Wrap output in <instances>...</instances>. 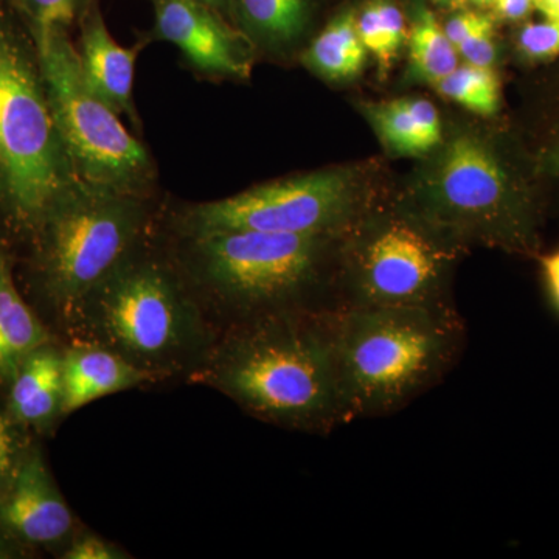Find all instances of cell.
<instances>
[{
  "mask_svg": "<svg viewBox=\"0 0 559 559\" xmlns=\"http://www.w3.org/2000/svg\"><path fill=\"white\" fill-rule=\"evenodd\" d=\"M253 418L310 433L344 426L337 308L261 316L227 326L189 378Z\"/></svg>",
  "mask_w": 559,
  "mask_h": 559,
  "instance_id": "6da1fadb",
  "label": "cell"
},
{
  "mask_svg": "<svg viewBox=\"0 0 559 559\" xmlns=\"http://www.w3.org/2000/svg\"><path fill=\"white\" fill-rule=\"evenodd\" d=\"M66 333L117 353L156 382L190 378L221 331L176 261L146 240L83 300Z\"/></svg>",
  "mask_w": 559,
  "mask_h": 559,
  "instance_id": "7a4b0ae2",
  "label": "cell"
},
{
  "mask_svg": "<svg viewBox=\"0 0 559 559\" xmlns=\"http://www.w3.org/2000/svg\"><path fill=\"white\" fill-rule=\"evenodd\" d=\"M433 153L399 207L466 248L539 255L546 202L520 145L459 131Z\"/></svg>",
  "mask_w": 559,
  "mask_h": 559,
  "instance_id": "3957f363",
  "label": "cell"
},
{
  "mask_svg": "<svg viewBox=\"0 0 559 559\" xmlns=\"http://www.w3.org/2000/svg\"><path fill=\"white\" fill-rule=\"evenodd\" d=\"M342 235L229 230L180 237L178 264L219 331L275 312L330 308L319 294Z\"/></svg>",
  "mask_w": 559,
  "mask_h": 559,
  "instance_id": "277c9868",
  "label": "cell"
},
{
  "mask_svg": "<svg viewBox=\"0 0 559 559\" xmlns=\"http://www.w3.org/2000/svg\"><path fill=\"white\" fill-rule=\"evenodd\" d=\"M465 345L451 308H337L344 425L384 417L439 384Z\"/></svg>",
  "mask_w": 559,
  "mask_h": 559,
  "instance_id": "5b68a950",
  "label": "cell"
},
{
  "mask_svg": "<svg viewBox=\"0 0 559 559\" xmlns=\"http://www.w3.org/2000/svg\"><path fill=\"white\" fill-rule=\"evenodd\" d=\"M79 180L51 116L35 40L0 0V235L27 241Z\"/></svg>",
  "mask_w": 559,
  "mask_h": 559,
  "instance_id": "8992f818",
  "label": "cell"
},
{
  "mask_svg": "<svg viewBox=\"0 0 559 559\" xmlns=\"http://www.w3.org/2000/svg\"><path fill=\"white\" fill-rule=\"evenodd\" d=\"M150 223L148 197L79 180L24 242L25 277L40 311L68 331L92 290L148 240Z\"/></svg>",
  "mask_w": 559,
  "mask_h": 559,
  "instance_id": "52a82bcc",
  "label": "cell"
},
{
  "mask_svg": "<svg viewBox=\"0 0 559 559\" xmlns=\"http://www.w3.org/2000/svg\"><path fill=\"white\" fill-rule=\"evenodd\" d=\"M465 250L399 205H370L341 238L337 308L454 307L451 274Z\"/></svg>",
  "mask_w": 559,
  "mask_h": 559,
  "instance_id": "ba28073f",
  "label": "cell"
},
{
  "mask_svg": "<svg viewBox=\"0 0 559 559\" xmlns=\"http://www.w3.org/2000/svg\"><path fill=\"white\" fill-rule=\"evenodd\" d=\"M35 44L51 116L79 179L148 197L156 179L151 154L92 90L69 32L55 28Z\"/></svg>",
  "mask_w": 559,
  "mask_h": 559,
  "instance_id": "9c48e42d",
  "label": "cell"
},
{
  "mask_svg": "<svg viewBox=\"0 0 559 559\" xmlns=\"http://www.w3.org/2000/svg\"><path fill=\"white\" fill-rule=\"evenodd\" d=\"M369 207L358 176L330 168L189 205L176 216L175 229L179 237L229 230L344 235Z\"/></svg>",
  "mask_w": 559,
  "mask_h": 559,
  "instance_id": "30bf717a",
  "label": "cell"
},
{
  "mask_svg": "<svg viewBox=\"0 0 559 559\" xmlns=\"http://www.w3.org/2000/svg\"><path fill=\"white\" fill-rule=\"evenodd\" d=\"M153 36L171 44L189 66L210 79H249L252 43L201 0H151Z\"/></svg>",
  "mask_w": 559,
  "mask_h": 559,
  "instance_id": "8fae6325",
  "label": "cell"
},
{
  "mask_svg": "<svg viewBox=\"0 0 559 559\" xmlns=\"http://www.w3.org/2000/svg\"><path fill=\"white\" fill-rule=\"evenodd\" d=\"M0 532L31 551H57L60 557L80 532L43 448L32 441L0 498Z\"/></svg>",
  "mask_w": 559,
  "mask_h": 559,
  "instance_id": "7c38bea8",
  "label": "cell"
},
{
  "mask_svg": "<svg viewBox=\"0 0 559 559\" xmlns=\"http://www.w3.org/2000/svg\"><path fill=\"white\" fill-rule=\"evenodd\" d=\"M79 51L81 70L92 90L108 103L120 116H127L132 123H138L135 110L134 75L140 46L123 47L114 39L100 10L92 5L81 17Z\"/></svg>",
  "mask_w": 559,
  "mask_h": 559,
  "instance_id": "4fadbf2b",
  "label": "cell"
},
{
  "mask_svg": "<svg viewBox=\"0 0 559 559\" xmlns=\"http://www.w3.org/2000/svg\"><path fill=\"white\" fill-rule=\"evenodd\" d=\"M5 409L21 428L49 433L64 418V348L40 345L7 385Z\"/></svg>",
  "mask_w": 559,
  "mask_h": 559,
  "instance_id": "5bb4252c",
  "label": "cell"
},
{
  "mask_svg": "<svg viewBox=\"0 0 559 559\" xmlns=\"http://www.w3.org/2000/svg\"><path fill=\"white\" fill-rule=\"evenodd\" d=\"M154 382L148 373L117 353L73 341L64 348V417L94 401Z\"/></svg>",
  "mask_w": 559,
  "mask_h": 559,
  "instance_id": "9a60e30c",
  "label": "cell"
},
{
  "mask_svg": "<svg viewBox=\"0 0 559 559\" xmlns=\"http://www.w3.org/2000/svg\"><path fill=\"white\" fill-rule=\"evenodd\" d=\"M49 326L22 297L13 257L0 242V388H5L33 349L53 342Z\"/></svg>",
  "mask_w": 559,
  "mask_h": 559,
  "instance_id": "2e32d148",
  "label": "cell"
},
{
  "mask_svg": "<svg viewBox=\"0 0 559 559\" xmlns=\"http://www.w3.org/2000/svg\"><path fill=\"white\" fill-rule=\"evenodd\" d=\"M371 128L396 156H429L443 142L439 109L421 97L395 98L364 108Z\"/></svg>",
  "mask_w": 559,
  "mask_h": 559,
  "instance_id": "e0dca14e",
  "label": "cell"
},
{
  "mask_svg": "<svg viewBox=\"0 0 559 559\" xmlns=\"http://www.w3.org/2000/svg\"><path fill=\"white\" fill-rule=\"evenodd\" d=\"M312 0H230L229 17L252 46L282 53L310 28Z\"/></svg>",
  "mask_w": 559,
  "mask_h": 559,
  "instance_id": "ac0fdd59",
  "label": "cell"
},
{
  "mask_svg": "<svg viewBox=\"0 0 559 559\" xmlns=\"http://www.w3.org/2000/svg\"><path fill=\"white\" fill-rule=\"evenodd\" d=\"M367 58L369 50L360 39L355 10L334 16L301 53L305 68L333 83L356 79L366 69Z\"/></svg>",
  "mask_w": 559,
  "mask_h": 559,
  "instance_id": "d6986e66",
  "label": "cell"
},
{
  "mask_svg": "<svg viewBox=\"0 0 559 559\" xmlns=\"http://www.w3.org/2000/svg\"><path fill=\"white\" fill-rule=\"evenodd\" d=\"M407 40L412 76L423 83L433 86L460 64L457 50L426 3L415 2Z\"/></svg>",
  "mask_w": 559,
  "mask_h": 559,
  "instance_id": "ffe728a7",
  "label": "cell"
},
{
  "mask_svg": "<svg viewBox=\"0 0 559 559\" xmlns=\"http://www.w3.org/2000/svg\"><path fill=\"white\" fill-rule=\"evenodd\" d=\"M547 91L528 138L520 145L544 202L551 191L559 197V76Z\"/></svg>",
  "mask_w": 559,
  "mask_h": 559,
  "instance_id": "44dd1931",
  "label": "cell"
},
{
  "mask_svg": "<svg viewBox=\"0 0 559 559\" xmlns=\"http://www.w3.org/2000/svg\"><path fill=\"white\" fill-rule=\"evenodd\" d=\"M356 25L364 46L377 60L381 75H388L409 33L403 10L393 0H369L356 13Z\"/></svg>",
  "mask_w": 559,
  "mask_h": 559,
  "instance_id": "7402d4cb",
  "label": "cell"
},
{
  "mask_svg": "<svg viewBox=\"0 0 559 559\" xmlns=\"http://www.w3.org/2000/svg\"><path fill=\"white\" fill-rule=\"evenodd\" d=\"M433 87L441 97L480 117H495L502 106L499 75L491 68L462 62Z\"/></svg>",
  "mask_w": 559,
  "mask_h": 559,
  "instance_id": "603a6c76",
  "label": "cell"
},
{
  "mask_svg": "<svg viewBox=\"0 0 559 559\" xmlns=\"http://www.w3.org/2000/svg\"><path fill=\"white\" fill-rule=\"evenodd\" d=\"M496 21L492 14L460 11L443 24L460 60L480 68H496L499 60Z\"/></svg>",
  "mask_w": 559,
  "mask_h": 559,
  "instance_id": "cb8c5ba5",
  "label": "cell"
},
{
  "mask_svg": "<svg viewBox=\"0 0 559 559\" xmlns=\"http://www.w3.org/2000/svg\"><path fill=\"white\" fill-rule=\"evenodd\" d=\"M31 32L33 40L43 39L55 28L69 32L91 9V0H7Z\"/></svg>",
  "mask_w": 559,
  "mask_h": 559,
  "instance_id": "d4e9b609",
  "label": "cell"
},
{
  "mask_svg": "<svg viewBox=\"0 0 559 559\" xmlns=\"http://www.w3.org/2000/svg\"><path fill=\"white\" fill-rule=\"evenodd\" d=\"M514 53L528 66L559 61V22L540 20L518 24L514 33Z\"/></svg>",
  "mask_w": 559,
  "mask_h": 559,
  "instance_id": "484cf974",
  "label": "cell"
},
{
  "mask_svg": "<svg viewBox=\"0 0 559 559\" xmlns=\"http://www.w3.org/2000/svg\"><path fill=\"white\" fill-rule=\"evenodd\" d=\"M28 443L25 429L13 421L5 407H0V498L9 489Z\"/></svg>",
  "mask_w": 559,
  "mask_h": 559,
  "instance_id": "4316f807",
  "label": "cell"
},
{
  "mask_svg": "<svg viewBox=\"0 0 559 559\" xmlns=\"http://www.w3.org/2000/svg\"><path fill=\"white\" fill-rule=\"evenodd\" d=\"M62 559H124L131 558L117 544L90 532H79L61 554Z\"/></svg>",
  "mask_w": 559,
  "mask_h": 559,
  "instance_id": "83f0119b",
  "label": "cell"
},
{
  "mask_svg": "<svg viewBox=\"0 0 559 559\" xmlns=\"http://www.w3.org/2000/svg\"><path fill=\"white\" fill-rule=\"evenodd\" d=\"M496 20L521 24L535 11V0H498L495 3Z\"/></svg>",
  "mask_w": 559,
  "mask_h": 559,
  "instance_id": "f1b7e54d",
  "label": "cell"
},
{
  "mask_svg": "<svg viewBox=\"0 0 559 559\" xmlns=\"http://www.w3.org/2000/svg\"><path fill=\"white\" fill-rule=\"evenodd\" d=\"M539 261L547 296H549L551 307L559 314V249L540 257Z\"/></svg>",
  "mask_w": 559,
  "mask_h": 559,
  "instance_id": "f546056e",
  "label": "cell"
},
{
  "mask_svg": "<svg viewBox=\"0 0 559 559\" xmlns=\"http://www.w3.org/2000/svg\"><path fill=\"white\" fill-rule=\"evenodd\" d=\"M28 554H33V551L11 539L5 533L0 532V559L25 558L28 557Z\"/></svg>",
  "mask_w": 559,
  "mask_h": 559,
  "instance_id": "4dcf8cb0",
  "label": "cell"
},
{
  "mask_svg": "<svg viewBox=\"0 0 559 559\" xmlns=\"http://www.w3.org/2000/svg\"><path fill=\"white\" fill-rule=\"evenodd\" d=\"M535 11L544 20L559 22V0H535Z\"/></svg>",
  "mask_w": 559,
  "mask_h": 559,
  "instance_id": "1f68e13d",
  "label": "cell"
},
{
  "mask_svg": "<svg viewBox=\"0 0 559 559\" xmlns=\"http://www.w3.org/2000/svg\"><path fill=\"white\" fill-rule=\"evenodd\" d=\"M205 5L212 7L213 10L218 11L224 17H229V2L230 0H201Z\"/></svg>",
  "mask_w": 559,
  "mask_h": 559,
  "instance_id": "d6a6232c",
  "label": "cell"
},
{
  "mask_svg": "<svg viewBox=\"0 0 559 559\" xmlns=\"http://www.w3.org/2000/svg\"><path fill=\"white\" fill-rule=\"evenodd\" d=\"M466 2L473 3V5L479 7V9H485V7H495V3L498 2V0H466Z\"/></svg>",
  "mask_w": 559,
  "mask_h": 559,
  "instance_id": "836d02e7",
  "label": "cell"
},
{
  "mask_svg": "<svg viewBox=\"0 0 559 559\" xmlns=\"http://www.w3.org/2000/svg\"><path fill=\"white\" fill-rule=\"evenodd\" d=\"M432 2L440 3V5H457V3L463 2V0H432Z\"/></svg>",
  "mask_w": 559,
  "mask_h": 559,
  "instance_id": "e575fe53",
  "label": "cell"
}]
</instances>
